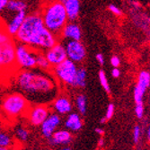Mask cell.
Here are the masks:
<instances>
[{
	"instance_id": "cell-7",
	"label": "cell",
	"mask_w": 150,
	"mask_h": 150,
	"mask_svg": "<svg viewBox=\"0 0 150 150\" xmlns=\"http://www.w3.org/2000/svg\"><path fill=\"white\" fill-rule=\"evenodd\" d=\"M16 66V43L11 40L0 45V72L9 71Z\"/></svg>"
},
{
	"instance_id": "cell-24",
	"label": "cell",
	"mask_w": 150,
	"mask_h": 150,
	"mask_svg": "<svg viewBox=\"0 0 150 150\" xmlns=\"http://www.w3.org/2000/svg\"><path fill=\"white\" fill-rule=\"evenodd\" d=\"M13 144V139L12 138V136L7 132H5L2 129H0V146L7 150L11 148Z\"/></svg>"
},
{
	"instance_id": "cell-29",
	"label": "cell",
	"mask_w": 150,
	"mask_h": 150,
	"mask_svg": "<svg viewBox=\"0 0 150 150\" xmlns=\"http://www.w3.org/2000/svg\"><path fill=\"white\" fill-rule=\"evenodd\" d=\"M108 9H109V11H110L112 13H113V15L116 16H120L122 15V11H121V9H120L119 6L113 5V4L109 5Z\"/></svg>"
},
{
	"instance_id": "cell-39",
	"label": "cell",
	"mask_w": 150,
	"mask_h": 150,
	"mask_svg": "<svg viewBox=\"0 0 150 150\" xmlns=\"http://www.w3.org/2000/svg\"><path fill=\"white\" fill-rule=\"evenodd\" d=\"M61 149H64V150H70V149H72V147L71 146H63V147H61Z\"/></svg>"
},
{
	"instance_id": "cell-34",
	"label": "cell",
	"mask_w": 150,
	"mask_h": 150,
	"mask_svg": "<svg viewBox=\"0 0 150 150\" xmlns=\"http://www.w3.org/2000/svg\"><path fill=\"white\" fill-rule=\"evenodd\" d=\"M112 76L114 78H118L120 76V70L119 69V67H113L112 70Z\"/></svg>"
},
{
	"instance_id": "cell-12",
	"label": "cell",
	"mask_w": 150,
	"mask_h": 150,
	"mask_svg": "<svg viewBox=\"0 0 150 150\" xmlns=\"http://www.w3.org/2000/svg\"><path fill=\"white\" fill-rule=\"evenodd\" d=\"M44 55L51 67L57 66L58 64L61 63L66 59H67L64 44L59 42L55 45H53L51 48L46 50L44 51Z\"/></svg>"
},
{
	"instance_id": "cell-6",
	"label": "cell",
	"mask_w": 150,
	"mask_h": 150,
	"mask_svg": "<svg viewBox=\"0 0 150 150\" xmlns=\"http://www.w3.org/2000/svg\"><path fill=\"white\" fill-rule=\"evenodd\" d=\"M16 64L20 69L36 67V50L23 43L16 44Z\"/></svg>"
},
{
	"instance_id": "cell-33",
	"label": "cell",
	"mask_w": 150,
	"mask_h": 150,
	"mask_svg": "<svg viewBox=\"0 0 150 150\" xmlns=\"http://www.w3.org/2000/svg\"><path fill=\"white\" fill-rule=\"evenodd\" d=\"M8 0H0V15H2L4 11L6 10V5Z\"/></svg>"
},
{
	"instance_id": "cell-15",
	"label": "cell",
	"mask_w": 150,
	"mask_h": 150,
	"mask_svg": "<svg viewBox=\"0 0 150 150\" xmlns=\"http://www.w3.org/2000/svg\"><path fill=\"white\" fill-rule=\"evenodd\" d=\"M26 16H27V11H20L13 13V16H11V18L6 23L5 32L11 37L15 36L17 31L19 30L20 26L22 25Z\"/></svg>"
},
{
	"instance_id": "cell-23",
	"label": "cell",
	"mask_w": 150,
	"mask_h": 150,
	"mask_svg": "<svg viewBox=\"0 0 150 150\" xmlns=\"http://www.w3.org/2000/svg\"><path fill=\"white\" fill-rule=\"evenodd\" d=\"M15 137L17 141L21 143H25L29 140L30 138V132L25 127L23 126H17L15 129Z\"/></svg>"
},
{
	"instance_id": "cell-8",
	"label": "cell",
	"mask_w": 150,
	"mask_h": 150,
	"mask_svg": "<svg viewBox=\"0 0 150 150\" xmlns=\"http://www.w3.org/2000/svg\"><path fill=\"white\" fill-rule=\"evenodd\" d=\"M50 113V109L47 104H31L25 116L31 126L38 128L42 125Z\"/></svg>"
},
{
	"instance_id": "cell-28",
	"label": "cell",
	"mask_w": 150,
	"mask_h": 150,
	"mask_svg": "<svg viewBox=\"0 0 150 150\" xmlns=\"http://www.w3.org/2000/svg\"><path fill=\"white\" fill-rule=\"evenodd\" d=\"M114 111H115V106L113 103H109L108 106H107V110H106V112H105V116L104 118L106 119V120H110L113 115H114Z\"/></svg>"
},
{
	"instance_id": "cell-25",
	"label": "cell",
	"mask_w": 150,
	"mask_h": 150,
	"mask_svg": "<svg viewBox=\"0 0 150 150\" xmlns=\"http://www.w3.org/2000/svg\"><path fill=\"white\" fill-rule=\"evenodd\" d=\"M144 129L140 125H136L133 128V142L136 146H139L141 143L142 140V136L144 133Z\"/></svg>"
},
{
	"instance_id": "cell-26",
	"label": "cell",
	"mask_w": 150,
	"mask_h": 150,
	"mask_svg": "<svg viewBox=\"0 0 150 150\" xmlns=\"http://www.w3.org/2000/svg\"><path fill=\"white\" fill-rule=\"evenodd\" d=\"M99 81H100V84L102 86V87L103 88V90L108 93H111V88H110V85H109V81H108V78L106 76V74L105 72L101 69L99 71Z\"/></svg>"
},
{
	"instance_id": "cell-38",
	"label": "cell",
	"mask_w": 150,
	"mask_h": 150,
	"mask_svg": "<svg viewBox=\"0 0 150 150\" xmlns=\"http://www.w3.org/2000/svg\"><path fill=\"white\" fill-rule=\"evenodd\" d=\"M106 122H107V120H106V119H105L104 117H103V118L100 120V123H101V124H104V123H106Z\"/></svg>"
},
{
	"instance_id": "cell-35",
	"label": "cell",
	"mask_w": 150,
	"mask_h": 150,
	"mask_svg": "<svg viewBox=\"0 0 150 150\" xmlns=\"http://www.w3.org/2000/svg\"><path fill=\"white\" fill-rule=\"evenodd\" d=\"M104 144H105V142H104L103 137V136H100V139H99L98 141H97V146H98V147H103V146H104Z\"/></svg>"
},
{
	"instance_id": "cell-13",
	"label": "cell",
	"mask_w": 150,
	"mask_h": 150,
	"mask_svg": "<svg viewBox=\"0 0 150 150\" xmlns=\"http://www.w3.org/2000/svg\"><path fill=\"white\" fill-rule=\"evenodd\" d=\"M51 107L54 112L59 115H67L73 110V104L71 100L66 95L59 94L51 103Z\"/></svg>"
},
{
	"instance_id": "cell-37",
	"label": "cell",
	"mask_w": 150,
	"mask_h": 150,
	"mask_svg": "<svg viewBox=\"0 0 150 150\" xmlns=\"http://www.w3.org/2000/svg\"><path fill=\"white\" fill-rule=\"evenodd\" d=\"M146 133V139H147V141H149V139H150V129H149V127H147Z\"/></svg>"
},
{
	"instance_id": "cell-14",
	"label": "cell",
	"mask_w": 150,
	"mask_h": 150,
	"mask_svg": "<svg viewBox=\"0 0 150 150\" xmlns=\"http://www.w3.org/2000/svg\"><path fill=\"white\" fill-rule=\"evenodd\" d=\"M73 140V136L69 130L65 129H57L54 132L50 138L48 139L49 144L52 146H69Z\"/></svg>"
},
{
	"instance_id": "cell-5",
	"label": "cell",
	"mask_w": 150,
	"mask_h": 150,
	"mask_svg": "<svg viewBox=\"0 0 150 150\" xmlns=\"http://www.w3.org/2000/svg\"><path fill=\"white\" fill-rule=\"evenodd\" d=\"M77 69L76 63L66 59L61 63L53 67V76L59 83L72 86Z\"/></svg>"
},
{
	"instance_id": "cell-40",
	"label": "cell",
	"mask_w": 150,
	"mask_h": 150,
	"mask_svg": "<svg viewBox=\"0 0 150 150\" xmlns=\"http://www.w3.org/2000/svg\"><path fill=\"white\" fill-rule=\"evenodd\" d=\"M59 2H61V3L63 4V3H65V2L67 1V0H59Z\"/></svg>"
},
{
	"instance_id": "cell-18",
	"label": "cell",
	"mask_w": 150,
	"mask_h": 150,
	"mask_svg": "<svg viewBox=\"0 0 150 150\" xmlns=\"http://www.w3.org/2000/svg\"><path fill=\"white\" fill-rule=\"evenodd\" d=\"M63 5L69 21H76L80 13V0H67Z\"/></svg>"
},
{
	"instance_id": "cell-1",
	"label": "cell",
	"mask_w": 150,
	"mask_h": 150,
	"mask_svg": "<svg viewBox=\"0 0 150 150\" xmlns=\"http://www.w3.org/2000/svg\"><path fill=\"white\" fill-rule=\"evenodd\" d=\"M16 86L31 104H50L59 94L58 81L50 71L37 67L20 69L15 78Z\"/></svg>"
},
{
	"instance_id": "cell-36",
	"label": "cell",
	"mask_w": 150,
	"mask_h": 150,
	"mask_svg": "<svg viewBox=\"0 0 150 150\" xmlns=\"http://www.w3.org/2000/svg\"><path fill=\"white\" fill-rule=\"evenodd\" d=\"M94 131L96 132L99 136H103V134H104V130L101 128H96L94 129Z\"/></svg>"
},
{
	"instance_id": "cell-16",
	"label": "cell",
	"mask_w": 150,
	"mask_h": 150,
	"mask_svg": "<svg viewBox=\"0 0 150 150\" xmlns=\"http://www.w3.org/2000/svg\"><path fill=\"white\" fill-rule=\"evenodd\" d=\"M59 36L66 40H81L82 31L80 26L75 21H69L63 27Z\"/></svg>"
},
{
	"instance_id": "cell-31",
	"label": "cell",
	"mask_w": 150,
	"mask_h": 150,
	"mask_svg": "<svg viewBox=\"0 0 150 150\" xmlns=\"http://www.w3.org/2000/svg\"><path fill=\"white\" fill-rule=\"evenodd\" d=\"M110 62H111V65L113 67H119L120 66V59L118 56H116V55L115 56H112L111 58Z\"/></svg>"
},
{
	"instance_id": "cell-21",
	"label": "cell",
	"mask_w": 150,
	"mask_h": 150,
	"mask_svg": "<svg viewBox=\"0 0 150 150\" xmlns=\"http://www.w3.org/2000/svg\"><path fill=\"white\" fill-rule=\"evenodd\" d=\"M36 67L44 71H50L51 66L46 59L43 51L36 50Z\"/></svg>"
},
{
	"instance_id": "cell-17",
	"label": "cell",
	"mask_w": 150,
	"mask_h": 150,
	"mask_svg": "<svg viewBox=\"0 0 150 150\" xmlns=\"http://www.w3.org/2000/svg\"><path fill=\"white\" fill-rule=\"evenodd\" d=\"M67 118L64 121V127L70 132H77L83 128V120L79 113L69 112L67 114Z\"/></svg>"
},
{
	"instance_id": "cell-30",
	"label": "cell",
	"mask_w": 150,
	"mask_h": 150,
	"mask_svg": "<svg viewBox=\"0 0 150 150\" xmlns=\"http://www.w3.org/2000/svg\"><path fill=\"white\" fill-rule=\"evenodd\" d=\"M12 40L11 36L8 35L5 31L4 32L0 31V45L9 42V40Z\"/></svg>"
},
{
	"instance_id": "cell-10",
	"label": "cell",
	"mask_w": 150,
	"mask_h": 150,
	"mask_svg": "<svg viewBox=\"0 0 150 150\" xmlns=\"http://www.w3.org/2000/svg\"><path fill=\"white\" fill-rule=\"evenodd\" d=\"M150 86V74L146 70H142L139 73L137 82L134 86L133 95L135 103H144V96Z\"/></svg>"
},
{
	"instance_id": "cell-22",
	"label": "cell",
	"mask_w": 150,
	"mask_h": 150,
	"mask_svg": "<svg viewBox=\"0 0 150 150\" xmlns=\"http://www.w3.org/2000/svg\"><path fill=\"white\" fill-rule=\"evenodd\" d=\"M75 103L78 111V113L81 116L86 115V111H87V99L86 95L83 93L77 94V96L76 97V100H75Z\"/></svg>"
},
{
	"instance_id": "cell-2",
	"label": "cell",
	"mask_w": 150,
	"mask_h": 150,
	"mask_svg": "<svg viewBox=\"0 0 150 150\" xmlns=\"http://www.w3.org/2000/svg\"><path fill=\"white\" fill-rule=\"evenodd\" d=\"M15 37L17 42L40 51H45L59 42V37L45 27L38 12L25 16Z\"/></svg>"
},
{
	"instance_id": "cell-3",
	"label": "cell",
	"mask_w": 150,
	"mask_h": 150,
	"mask_svg": "<svg viewBox=\"0 0 150 150\" xmlns=\"http://www.w3.org/2000/svg\"><path fill=\"white\" fill-rule=\"evenodd\" d=\"M40 13L46 28L59 37L63 27L69 22L64 5L59 0H50L42 6Z\"/></svg>"
},
{
	"instance_id": "cell-27",
	"label": "cell",
	"mask_w": 150,
	"mask_h": 150,
	"mask_svg": "<svg viewBox=\"0 0 150 150\" xmlns=\"http://www.w3.org/2000/svg\"><path fill=\"white\" fill-rule=\"evenodd\" d=\"M135 114L139 120H142L145 116V105L144 103H135Z\"/></svg>"
},
{
	"instance_id": "cell-19",
	"label": "cell",
	"mask_w": 150,
	"mask_h": 150,
	"mask_svg": "<svg viewBox=\"0 0 150 150\" xmlns=\"http://www.w3.org/2000/svg\"><path fill=\"white\" fill-rule=\"evenodd\" d=\"M27 4L23 0H8L6 10L4 12L15 13L20 11H27Z\"/></svg>"
},
{
	"instance_id": "cell-41",
	"label": "cell",
	"mask_w": 150,
	"mask_h": 150,
	"mask_svg": "<svg viewBox=\"0 0 150 150\" xmlns=\"http://www.w3.org/2000/svg\"><path fill=\"white\" fill-rule=\"evenodd\" d=\"M0 150H6L5 148H3V147H1V146H0Z\"/></svg>"
},
{
	"instance_id": "cell-11",
	"label": "cell",
	"mask_w": 150,
	"mask_h": 150,
	"mask_svg": "<svg viewBox=\"0 0 150 150\" xmlns=\"http://www.w3.org/2000/svg\"><path fill=\"white\" fill-rule=\"evenodd\" d=\"M61 125L60 115L56 112H50L49 116L40 125V132L42 137L46 139L50 138V136L55 132Z\"/></svg>"
},
{
	"instance_id": "cell-20",
	"label": "cell",
	"mask_w": 150,
	"mask_h": 150,
	"mask_svg": "<svg viewBox=\"0 0 150 150\" xmlns=\"http://www.w3.org/2000/svg\"><path fill=\"white\" fill-rule=\"evenodd\" d=\"M86 76H87V72L85 67H78L72 87L84 88L86 86Z\"/></svg>"
},
{
	"instance_id": "cell-9",
	"label": "cell",
	"mask_w": 150,
	"mask_h": 150,
	"mask_svg": "<svg viewBox=\"0 0 150 150\" xmlns=\"http://www.w3.org/2000/svg\"><path fill=\"white\" fill-rule=\"evenodd\" d=\"M67 58L78 64L82 63L86 58V50L81 40H69L64 44Z\"/></svg>"
},
{
	"instance_id": "cell-32",
	"label": "cell",
	"mask_w": 150,
	"mask_h": 150,
	"mask_svg": "<svg viewBox=\"0 0 150 150\" xmlns=\"http://www.w3.org/2000/svg\"><path fill=\"white\" fill-rule=\"evenodd\" d=\"M95 59H96L97 62H98L101 66H103V65H104L105 59H104V56L103 55L102 53H97L96 55H95Z\"/></svg>"
},
{
	"instance_id": "cell-4",
	"label": "cell",
	"mask_w": 150,
	"mask_h": 150,
	"mask_svg": "<svg viewBox=\"0 0 150 150\" xmlns=\"http://www.w3.org/2000/svg\"><path fill=\"white\" fill-rule=\"evenodd\" d=\"M31 103L20 92L9 93L1 101L2 112L8 119H17L25 116Z\"/></svg>"
}]
</instances>
